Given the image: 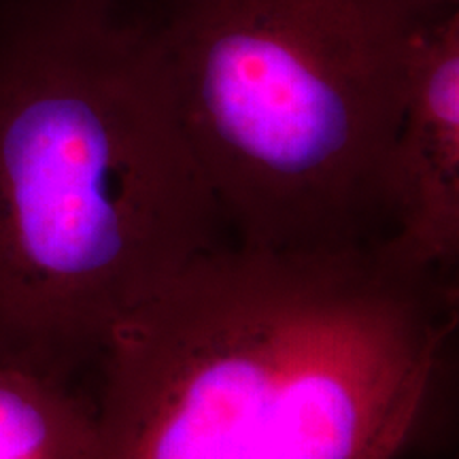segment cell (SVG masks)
<instances>
[{
	"instance_id": "obj_1",
	"label": "cell",
	"mask_w": 459,
	"mask_h": 459,
	"mask_svg": "<svg viewBox=\"0 0 459 459\" xmlns=\"http://www.w3.org/2000/svg\"><path fill=\"white\" fill-rule=\"evenodd\" d=\"M457 328V279L381 243L217 245L119 321L88 459H394Z\"/></svg>"
},
{
	"instance_id": "obj_2",
	"label": "cell",
	"mask_w": 459,
	"mask_h": 459,
	"mask_svg": "<svg viewBox=\"0 0 459 459\" xmlns=\"http://www.w3.org/2000/svg\"><path fill=\"white\" fill-rule=\"evenodd\" d=\"M226 232L149 0H0V361L85 385Z\"/></svg>"
},
{
	"instance_id": "obj_3",
	"label": "cell",
	"mask_w": 459,
	"mask_h": 459,
	"mask_svg": "<svg viewBox=\"0 0 459 459\" xmlns=\"http://www.w3.org/2000/svg\"><path fill=\"white\" fill-rule=\"evenodd\" d=\"M186 136L232 243L387 238L411 68L453 0H149Z\"/></svg>"
},
{
	"instance_id": "obj_4",
	"label": "cell",
	"mask_w": 459,
	"mask_h": 459,
	"mask_svg": "<svg viewBox=\"0 0 459 459\" xmlns=\"http://www.w3.org/2000/svg\"><path fill=\"white\" fill-rule=\"evenodd\" d=\"M392 226L383 249L419 271L455 277L459 260V7L412 60L389 160Z\"/></svg>"
},
{
	"instance_id": "obj_5",
	"label": "cell",
	"mask_w": 459,
	"mask_h": 459,
	"mask_svg": "<svg viewBox=\"0 0 459 459\" xmlns=\"http://www.w3.org/2000/svg\"><path fill=\"white\" fill-rule=\"evenodd\" d=\"M94 394L0 361V459H88Z\"/></svg>"
},
{
	"instance_id": "obj_6",
	"label": "cell",
	"mask_w": 459,
	"mask_h": 459,
	"mask_svg": "<svg viewBox=\"0 0 459 459\" xmlns=\"http://www.w3.org/2000/svg\"><path fill=\"white\" fill-rule=\"evenodd\" d=\"M453 3H459V0H453Z\"/></svg>"
}]
</instances>
